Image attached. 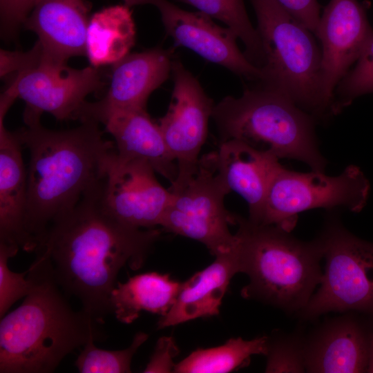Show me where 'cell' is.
Masks as SVG:
<instances>
[{"label":"cell","mask_w":373,"mask_h":373,"mask_svg":"<svg viewBox=\"0 0 373 373\" xmlns=\"http://www.w3.org/2000/svg\"><path fill=\"white\" fill-rule=\"evenodd\" d=\"M251 83L241 96H227L214 105L211 117L219 143L242 140L278 159L300 160L323 172L326 162L317 146L314 117L282 93Z\"/></svg>","instance_id":"5b68a950"},{"label":"cell","mask_w":373,"mask_h":373,"mask_svg":"<svg viewBox=\"0 0 373 373\" xmlns=\"http://www.w3.org/2000/svg\"><path fill=\"white\" fill-rule=\"evenodd\" d=\"M23 120L15 133L29 152L26 227L36 251L50 226L101 184L115 147L93 120L61 131L45 128L41 115Z\"/></svg>","instance_id":"7a4b0ae2"},{"label":"cell","mask_w":373,"mask_h":373,"mask_svg":"<svg viewBox=\"0 0 373 373\" xmlns=\"http://www.w3.org/2000/svg\"><path fill=\"white\" fill-rule=\"evenodd\" d=\"M266 372H305V338L299 335L268 336Z\"/></svg>","instance_id":"83f0119b"},{"label":"cell","mask_w":373,"mask_h":373,"mask_svg":"<svg viewBox=\"0 0 373 373\" xmlns=\"http://www.w3.org/2000/svg\"><path fill=\"white\" fill-rule=\"evenodd\" d=\"M214 155L218 170L230 190L247 202L248 219L260 223L270 184L281 165L279 159L269 151L236 139L219 143Z\"/></svg>","instance_id":"d6986e66"},{"label":"cell","mask_w":373,"mask_h":373,"mask_svg":"<svg viewBox=\"0 0 373 373\" xmlns=\"http://www.w3.org/2000/svg\"><path fill=\"white\" fill-rule=\"evenodd\" d=\"M31 286L22 303L1 318L0 372H52L66 356L93 337L105 338L84 309L75 312L57 283L48 257L36 252Z\"/></svg>","instance_id":"3957f363"},{"label":"cell","mask_w":373,"mask_h":373,"mask_svg":"<svg viewBox=\"0 0 373 373\" xmlns=\"http://www.w3.org/2000/svg\"><path fill=\"white\" fill-rule=\"evenodd\" d=\"M179 349L171 336H162L155 345L153 354L142 372H173L175 364L173 358L179 354Z\"/></svg>","instance_id":"1f68e13d"},{"label":"cell","mask_w":373,"mask_h":373,"mask_svg":"<svg viewBox=\"0 0 373 373\" xmlns=\"http://www.w3.org/2000/svg\"><path fill=\"white\" fill-rule=\"evenodd\" d=\"M171 74V103L157 124L178 166L177 178L169 189L173 190L187 182L198 170L215 104L179 59L173 58Z\"/></svg>","instance_id":"30bf717a"},{"label":"cell","mask_w":373,"mask_h":373,"mask_svg":"<svg viewBox=\"0 0 373 373\" xmlns=\"http://www.w3.org/2000/svg\"><path fill=\"white\" fill-rule=\"evenodd\" d=\"M234 224L238 227L240 272L249 278L242 296L302 312L323 274L319 238L303 242L275 225L255 223L237 215Z\"/></svg>","instance_id":"277c9868"},{"label":"cell","mask_w":373,"mask_h":373,"mask_svg":"<svg viewBox=\"0 0 373 373\" xmlns=\"http://www.w3.org/2000/svg\"><path fill=\"white\" fill-rule=\"evenodd\" d=\"M101 184L50 226L35 253L48 257L66 296H75L102 324L112 312L110 298L120 269H140L161 231L133 227L108 214L101 204Z\"/></svg>","instance_id":"6da1fadb"},{"label":"cell","mask_w":373,"mask_h":373,"mask_svg":"<svg viewBox=\"0 0 373 373\" xmlns=\"http://www.w3.org/2000/svg\"><path fill=\"white\" fill-rule=\"evenodd\" d=\"M373 93V37L365 48L353 69L341 80L334 91L333 115L356 97Z\"/></svg>","instance_id":"4316f807"},{"label":"cell","mask_w":373,"mask_h":373,"mask_svg":"<svg viewBox=\"0 0 373 373\" xmlns=\"http://www.w3.org/2000/svg\"><path fill=\"white\" fill-rule=\"evenodd\" d=\"M90 9L86 0H37L23 26L38 36L41 64L61 67L86 55Z\"/></svg>","instance_id":"2e32d148"},{"label":"cell","mask_w":373,"mask_h":373,"mask_svg":"<svg viewBox=\"0 0 373 373\" xmlns=\"http://www.w3.org/2000/svg\"><path fill=\"white\" fill-rule=\"evenodd\" d=\"M20 248L14 245L0 242V317L2 318L18 300L25 297L30 289L28 269L17 273L8 267V260Z\"/></svg>","instance_id":"f1b7e54d"},{"label":"cell","mask_w":373,"mask_h":373,"mask_svg":"<svg viewBox=\"0 0 373 373\" xmlns=\"http://www.w3.org/2000/svg\"><path fill=\"white\" fill-rule=\"evenodd\" d=\"M325 259L319 288L301 314L329 312L373 313V243L354 236L330 220L318 237Z\"/></svg>","instance_id":"9c48e42d"},{"label":"cell","mask_w":373,"mask_h":373,"mask_svg":"<svg viewBox=\"0 0 373 373\" xmlns=\"http://www.w3.org/2000/svg\"><path fill=\"white\" fill-rule=\"evenodd\" d=\"M268 336L252 340L231 338L224 344L207 349H197L175 364V373H227L248 364L253 355H266Z\"/></svg>","instance_id":"cb8c5ba5"},{"label":"cell","mask_w":373,"mask_h":373,"mask_svg":"<svg viewBox=\"0 0 373 373\" xmlns=\"http://www.w3.org/2000/svg\"><path fill=\"white\" fill-rule=\"evenodd\" d=\"M10 84L17 98L25 102L24 113L41 115L46 112L59 121L78 119L86 97L105 86L98 68L76 69L41 63L16 74Z\"/></svg>","instance_id":"4fadbf2b"},{"label":"cell","mask_w":373,"mask_h":373,"mask_svg":"<svg viewBox=\"0 0 373 373\" xmlns=\"http://www.w3.org/2000/svg\"><path fill=\"white\" fill-rule=\"evenodd\" d=\"M314 35L321 42L322 93L332 115L335 89L373 37V30L358 0H330Z\"/></svg>","instance_id":"5bb4252c"},{"label":"cell","mask_w":373,"mask_h":373,"mask_svg":"<svg viewBox=\"0 0 373 373\" xmlns=\"http://www.w3.org/2000/svg\"><path fill=\"white\" fill-rule=\"evenodd\" d=\"M131 8L152 5L159 11L166 32L178 46L220 65L251 82H260L261 70L239 49L237 37L227 27L217 25L202 12L182 9L169 0H123Z\"/></svg>","instance_id":"7c38bea8"},{"label":"cell","mask_w":373,"mask_h":373,"mask_svg":"<svg viewBox=\"0 0 373 373\" xmlns=\"http://www.w3.org/2000/svg\"><path fill=\"white\" fill-rule=\"evenodd\" d=\"M372 372H373V370H372Z\"/></svg>","instance_id":"836d02e7"},{"label":"cell","mask_w":373,"mask_h":373,"mask_svg":"<svg viewBox=\"0 0 373 373\" xmlns=\"http://www.w3.org/2000/svg\"><path fill=\"white\" fill-rule=\"evenodd\" d=\"M172 52L171 49L154 48L128 53L112 65L106 94L98 101H86L78 120H93L101 124L112 113L146 108L149 95L171 73Z\"/></svg>","instance_id":"9a60e30c"},{"label":"cell","mask_w":373,"mask_h":373,"mask_svg":"<svg viewBox=\"0 0 373 373\" xmlns=\"http://www.w3.org/2000/svg\"><path fill=\"white\" fill-rule=\"evenodd\" d=\"M239 272L237 244L231 251L216 256L211 265L182 283L173 307L160 318L157 329L218 315L230 281Z\"/></svg>","instance_id":"44dd1931"},{"label":"cell","mask_w":373,"mask_h":373,"mask_svg":"<svg viewBox=\"0 0 373 373\" xmlns=\"http://www.w3.org/2000/svg\"><path fill=\"white\" fill-rule=\"evenodd\" d=\"M12 104L8 97H0V242L35 252L26 227L28 182L23 146L16 133L9 131L4 124Z\"/></svg>","instance_id":"ac0fdd59"},{"label":"cell","mask_w":373,"mask_h":373,"mask_svg":"<svg viewBox=\"0 0 373 373\" xmlns=\"http://www.w3.org/2000/svg\"><path fill=\"white\" fill-rule=\"evenodd\" d=\"M181 284L169 274L154 271L117 282L110 298L112 312L125 324L134 322L143 311L164 316L173 307Z\"/></svg>","instance_id":"7402d4cb"},{"label":"cell","mask_w":373,"mask_h":373,"mask_svg":"<svg viewBox=\"0 0 373 373\" xmlns=\"http://www.w3.org/2000/svg\"><path fill=\"white\" fill-rule=\"evenodd\" d=\"M171 198L160 227L167 231L197 240L215 256L227 254L238 244L229 224L234 215L224 207L231 191L216 163L214 152L200 159L196 173Z\"/></svg>","instance_id":"52a82bcc"},{"label":"cell","mask_w":373,"mask_h":373,"mask_svg":"<svg viewBox=\"0 0 373 373\" xmlns=\"http://www.w3.org/2000/svg\"><path fill=\"white\" fill-rule=\"evenodd\" d=\"M370 183L362 171L350 165L336 176L323 171L300 173L280 165L270 184L261 221L290 232L300 212L313 209H346L359 212L366 204Z\"/></svg>","instance_id":"ba28073f"},{"label":"cell","mask_w":373,"mask_h":373,"mask_svg":"<svg viewBox=\"0 0 373 373\" xmlns=\"http://www.w3.org/2000/svg\"><path fill=\"white\" fill-rule=\"evenodd\" d=\"M309 372L355 373L373 368V336L352 316L331 319L305 338Z\"/></svg>","instance_id":"e0dca14e"},{"label":"cell","mask_w":373,"mask_h":373,"mask_svg":"<svg viewBox=\"0 0 373 373\" xmlns=\"http://www.w3.org/2000/svg\"><path fill=\"white\" fill-rule=\"evenodd\" d=\"M135 38L130 8L124 4L104 8L89 19L86 56L93 67L112 66L129 53Z\"/></svg>","instance_id":"603a6c76"},{"label":"cell","mask_w":373,"mask_h":373,"mask_svg":"<svg viewBox=\"0 0 373 373\" xmlns=\"http://www.w3.org/2000/svg\"><path fill=\"white\" fill-rule=\"evenodd\" d=\"M300 23L315 34L320 20L317 0H276Z\"/></svg>","instance_id":"d6a6232c"},{"label":"cell","mask_w":373,"mask_h":373,"mask_svg":"<svg viewBox=\"0 0 373 373\" xmlns=\"http://www.w3.org/2000/svg\"><path fill=\"white\" fill-rule=\"evenodd\" d=\"M37 0H0L1 36L13 40Z\"/></svg>","instance_id":"f546056e"},{"label":"cell","mask_w":373,"mask_h":373,"mask_svg":"<svg viewBox=\"0 0 373 373\" xmlns=\"http://www.w3.org/2000/svg\"><path fill=\"white\" fill-rule=\"evenodd\" d=\"M262 42V84L314 117L331 115L321 88V50L314 33L276 0H250Z\"/></svg>","instance_id":"8992f818"},{"label":"cell","mask_w":373,"mask_h":373,"mask_svg":"<svg viewBox=\"0 0 373 373\" xmlns=\"http://www.w3.org/2000/svg\"><path fill=\"white\" fill-rule=\"evenodd\" d=\"M144 332L137 333L131 344L126 349L106 350L95 345L91 337L75 362L81 373H128L131 372V361L139 347L148 339Z\"/></svg>","instance_id":"484cf974"},{"label":"cell","mask_w":373,"mask_h":373,"mask_svg":"<svg viewBox=\"0 0 373 373\" xmlns=\"http://www.w3.org/2000/svg\"><path fill=\"white\" fill-rule=\"evenodd\" d=\"M222 22L245 45V55L261 69L265 62L262 40L251 23L244 0H179Z\"/></svg>","instance_id":"d4e9b609"},{"label":"cell","mask_w":373,"mask_h":373,"mask_svg":"<svg viewBox=\"0 0 373 373\" xmlns=\"http://www.w3.org/2000/svg\"><path fill=\"white\" fill-rule=\"evenodd\" d=\"M156 172L140 160H121L113 155L100 189L104 210L118 221L138 229L160 226L171 192Z\"/></svg>","instance_id":"8fae6325"},{"label":"cell","mask_w":373,"mask_h":373,"mask_svg":"<svg viewBox=\"0 0 373 373\" xmlns=\"http://www.w3.org/2000/svg\"><path fill=\"white\" fill-rule=\"evenodd\" d=\"M101 124L113 137L119 160L145 162L171 184L175 181L176 162L158 124L151 119L146 108L116 111L104 117Z\"/></svg>","instance_id":"ffe728a7"},{"label":"cell","mask_w":373,"mask_h":373,"mask_svg":"<svg viewBox=\"0 0 373 373\" xmlns=\"http://www.w3.org/2000/svg\"><path fill=\"white\" fill-rule=\"evenodd\" d=\"M42 57L40 43L37 41L32 48L27 52L0 50V76L16 75L38 66Z\"/></svg>","instance_id":"4dcf8cb0"}]
</instances>
